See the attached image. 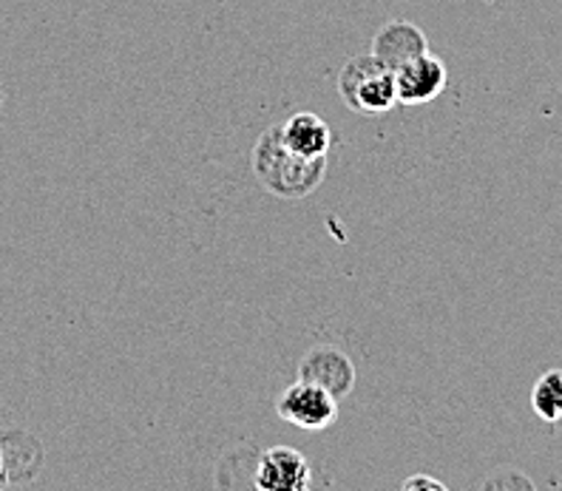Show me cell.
Instances as JSON below:
<instances>
[{"label": "cell", "instance_id": "6", "mask_svg": "<svg viewBox=\"0 0 562 491\" xmlns=\"http://www.w3.org/2000/svg\"><path fill=\"white\" fill-rule=\"evenodd\" d=\"M299 378L310 383H318L336 398L350 395L356 387V367H352L350 355L341 353L338 347H313L299 364Z\"/></svg>", "mask_w": 562, "mask_h": 491}, {"label": "cell", "instance_id": "7", "mask_svg": "<svg viewBox=\"0 0 562 491\" xmlns=\"http://www.w3.org/2000/svg\"><path fill=\"white\" fill-rule=\"evenodd\" d=\"M424 52H429L426 35L409 21L384 23V26L378 29L375 41H372V55L384 63V66H390L392 71L404 66V63H409L412 57L424 55Z\"/></svg>", "mask_w": 562, "mask_h": 491}, {"label": "cell", "instance_id": "2", "mask_svg": "<svg viewBox=\"0 0 562 491\" xmlns=\"http://www.w3.org/2000/svg\"><path fill=\"white\" fill-rule=\"evenodd\" d=\"M338 94L344 105H350L358 114H384L398 103L395 71L378 60L372 52L350 57L338 75Z\"/></svg>", "mask_w": 562, "mask_h": 491}, {"label": "cell", "instance_id": "8", "mask_svg": "<svg viewBox=\"0 0 562 491\" xmlns=\"http://www.w3.org/2000/svg\"><path fill=\"white\" fill-rule=\"evenodd\" d=\"M281 134H284V143L295 150V154H302V157H327L329 150V125L324 123L322 116L313 114V111H299L288 120V123H281Z\"/></svg>", "mask_w": 562, "mask_h": 491}, {"label": "cell", "instance_id": "4", "mask_svg": "<svg viewBox=\"0 0 562 491\" xmlns=\"http://www.w3.org/2000/svg\"><path fill=\"white\" fill-rule=\"evenodd\" d=\"M254 486L261 491H304L310 489V464L302 451L273 446L259 457Z\"/></svg>", "mask_w": 562, "mask_h": 491}, {"label": "cell", "instance_id": "5", "mask_svg": "<svg viewBox=\"0 0 562 491\" xmlns=\"http://www.w3.org/2000/svg\"><path fill=\"white\" fill-rule=\"evenodd\" d=\"M446 89V66L440 57L424 55L412 57L409 63L395 69V91L398 103L404 105H424L432 103L435 97L443 94Z\"/></svg>", "mask_w": 562, "mask_h": 491}, {"label": "cell", "instance_id": "11", "mask_svg": "<svg viewBox=\"0 0 562 491\" xmlns=\"http://www.w3.org/2000/svg\"><path fill=\"white\" fill-rule=\"evenodd\" d=\"M7 475V457H3V449H0V480Z\"/></svg>", "mask_w": 562, "mask_h": 491}, {"label": "cell", "instance_id": "3", "mask_svg": "<svg viewBox=\"0 0 562 491\" xmlns=\"http://www.w3.org/2000/svg\"><path fill=\"white\" fill-rule=\"evenodd\" d=\"M276 412L281 421L293 423L304 432H322L338 417V398L318 383L299 381L276 398Z\"/></svg>", "mask_w": 562, "mask_h": 491}, {"label": "cell", "instance_id": "1", "mask_svg": "<svg viewBox=\"0 0 562 491\" xmlns=\"http://www.w3.org/2000/svg\"><path fill=\"white\" fill-rule=\"evenodd\" d=\"M254 174L273 197L304 199L327 177V157L295 154L281 134V125H270L254 148Z\"/></svg>", "mask_w": 562, "mask_h": 491}, {"label": "cell", "instance_id": "9", "mask_svg": "<svg viewBox=\"0 0 562 491\" xmlns=\"http://www.w3.org/2000/svg\"><path fill=\"white\" fill-rule=\"evenodd\" d=\"M531 406L546 423L562 421V369H551L535 383Z\"/></svg>", "mask_w": 562, "mask_h": 491}, {"label": "cell", "instance_id": "10", "mask_svg": "<svg viewBox=\"0 0 562 491\" xmlns=\"http://www.w3.org/2000/svg\"><path fill=\"white\" fill-rule=\"evenodd\" d=\"M446 491V483H440V480L429 478V475H415V478L404 480V491Z\"/></svg>", "mask_w": 562, "mask_h": 491}]
</instances>
